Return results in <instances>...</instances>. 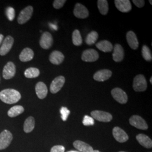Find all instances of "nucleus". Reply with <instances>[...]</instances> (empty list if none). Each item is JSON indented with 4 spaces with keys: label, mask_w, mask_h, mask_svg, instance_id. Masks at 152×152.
Wrapping results in <instances>:
<instances>
[{
    "label": "nucleus",
    "mask_w": 152,
    "mask_h": 152,
    "mask_svg": "<svg viewBox=\"0 0 152 152\" xmlns=\"http://www.w3.org/2000/svg\"><path fill=\"white\" fill-rule=\"evenodd\" d=\"M21 99V94L16 90L7 88L0 92V99L5 103H16Z\"/></svg>",
    "instance_id": "nucleus-1"
},
{
    "label": "nucleus",
    "mask_w": 152,
    "mask_h": 152,
    "mask_svg": "<svg viewBox=\"0 0 152 152\" xmlns=\"http://www.w3.org/2000/svg\"><path fill=\"white\" fill-rule=\"evenodd\" d=\"M133 88L136 92L144 91L147 90V81L144 75H139L134 78Z\"/></svg>",
    "instance_id": "nucleus-2"
},
{
    "label": "nucleus",
    "mask_w": 152,
    "mask_h": 152,
    "mask_svg": "<svg viewBox=\"0 0 152 152\" xmlns=\"http://www.w3.org/2000/svg\"><path fill=\"white\" fill-rule=\"evenodd\" d=\"M129 122L131 126L138 129L146 130L148 129V126L145 121L140 116L137 115H132L129 120Z\"/></svg>",
    "instance_id": "nucleus-3"
},
{
    "label": "nucleus",
    "mask_w": 152,
    "mask_h": 152,
    "mask_svg": "<svg viewBox=\"0 0 152 152\" xmlns=\"http://www.w3.org/2000/svg\"><path fill=\"white\" fill-rule=\"evenodd\" d=\"M91 115L94 119L103 122H109L113 118L112 114L102 110H94L91 112Z\"/></svg>",
    "instance_id": "nucleus-4"
},
{
    "label": "nucleus",
    "mask_w": 152,
    "mask_h": 152,
    "mask_svg": "<svg viewBox=\"0 0 152 152\" xmlns=\"http://www.w3.org/2000/svg\"><path fill=\"white\" fill-rule=\"evenodd\" d=\"M12 140V135L10 131L5 130L0 134V150L5 149L9 147Z\"/></svg>",
    "instance_id": "nucleus-5"
},
{
    "label": "nucleus",
    "mask_w": 152,
    "mask_h": 152,
    "mask_svg": "<svg viewBox=\"0 0 152 152\" xmlns=\"http://www.w3.org/2000/svg\"><path fill=\"white\" fill-rule=\"evenodd\" d=\"M33 12V8L31 6L25 7L20 12L18 18V22L20 24H23L27 22L32 17Z\"/></svg>",
    "instance_id": "nucleus-6"
},
{
    "label": "nucleus",
    "mask_w": 152,
    "mask_h": 152,
    "mask_svg": "<svg viewBox=\"0 0 152 152\" xmlns=\"http://www.w3.org/2000/svg\"><path fill=\"white\" fill-rule=\"evenodd\" d=\"M111 94L114 99L119 103L126 104L127 102L128 97L126 93L120 88H115L111 91Z\"/></svg>",
    "instance_id": "nucleus-7"
},
{
    "label": "nucleus",
    "mask_w": 152,
    "mask_h": 152,
    "mask_svg": "<svg viewBox=\"0 0 152 152\" xmlns=\"http://www.w3.org/2000/svg\"><path fill=\"white\" fill-rule=\"evenodd\" d=\"M65 82V79L64 76H60L56 77L51 83L50 87V92L52 94H56L59 92L63 87Z\"/></svg>",
    "instance_id": "nucleus-8"
},
{
    "label": "nucleus",
    "mask_w": 152,
    "mask_h": 152,
    "mask_svg": "<svg viewBox=\"0 0 152 152\" xmlns=\"http://www.w3.org/2000/svg\"><path fill=\"white\" fill-rule=\"evenodd\" d=\"M99 55L94 49H87L85 50L82 54V60L86 62H94L98 60Z\"/></svg>",
    "instance_id": "nucleus-9"
},
{
    "label": "nucleus",
    "mask_w": 152,
    "mask_h": 152,
    "mask_svg": "<svg viewBox=\"0 0 152 152\" xmlns=\"http://www.w3.org/2000/svg\"><path fill=\"white\" fill-rule=\"evenodd\" d=\"M16 73V68L14 64L9 61L8 62L4 68L2 75L4 79L10 80L15 76Z\"/></svg>",
    "instance_id": "nucleus-10"
},
{
    "label": "nucleus",
    "mask_w": 152,
    "mask_h": 152,
    "mask_svg": "<svg viewBox=\"0 0 152 152\" xmlns=\"http://www.w3.org/2000/svg\"><path fill=\"white\" fill-rule=\"evenodd\" d=\"M53 44V38L52 35L48 32L44 33L39 41V45L42 49H49L51 47Z\"/></svg>",
    "instance_id": "nucleus-11"
},
{
    "label": "nucleus",
    "mask_w": 152,
    "mask_h": 152,
    "mask_svg": "<svg viewBox=\"0 0 152 152\" xmlns=\"http://www.w3.org/2000/svg\"><path fill=\"white\" fill-rule=\"evenodd\" d=\"M14 38L10 36H8L5 38L0 48V55L4 56L10 51L14 44Z\"/></svg>",
    "instance_id": "nucleus-12"
},
{
    "label": "nucleus",
    "mask_w": 152,
    "mask_h": 152,
    "mask_svg": "<svg viewBox=\"0 0 152 152\" xmlns=\"http://www.w3.org/2000/svg\"><path fill=\"white\" fill-rule=\"evenodd\" d=\"M113 136L119 142H125L129 140V136L126 132L118 127H115L113 129Z\"/></svg>",
    "instance_id": "nucleus-13"
},
{
    "label": "nucleus",
    "mask_w": 152,
    "mask_h": 152,
    "mask_svg": "<svg viewBox=\"0 0 152 152\" xmlns=\"http://www.w3.org/2000/svg\"><path fill=\"white\" fill-rule=\"evenodd\" d=\"M73 13L75 16L79 19H85L89 15L87 8L80 3L76 4Z\"/></svg>",
    "instance_id": "nucleus-14"
},
{
    "label": "nucleus",
    "mask_w": 152,
    "mask_h": 152,
    "mask_svg": "<svg viewBox=\"0 0 152 152\" xmlns=\"http://www.w3.org/2000/svg\"><path fill=\"white\" fill-rule=\"evenodd\" d=\"M114 4L117 9L122 12H129L132 9L129 0H115Z\"/></svg>",
    "instance_id": "nucleus-15"
},
{
    "label": "nucleus",
    "mask_w": 152,
    "mask_h": 152,
    "mask_svg": "<svg viewBox=\"0 0 152 152\" xmlns=\"http://www.w3.org/2000/svg\"><path fill=\"white\" fill-rule=\"evenodd\" d=\"M112 75V72L108 69H102L96 72L94 75V79L99 82L108 80Z\"/></svg>",
    "instance_id": "nucleus-16"
},
{
    "label": "nucleus",
    "mask_w": 152,
    "mask_h": 152,
    "mask_svg": "<svg viewBox=\"0 0 152 152\" xmlns=\"http://www.w3.org/2000/svg\"><path fill=\"white\" fill-rule=\"evenodd\" d=\"M36 93L38 98L40 99H44L46 97L48 90L45 83L42 82H39L36 85Z\"/></svg>",
    "instance_id": "nucleus-17"
},
{
    "label": "nucleus",
    "mask_w": 152,
    "mask_h": 152,
    "mask_svg": "<svg viewBox=\"0 0 152 152\" xmlns=\"http://www.w3.org/2000/svg\"><path fill=\"white\" fill-rule=\"evenodd\" d=\"M64 60V56L59 51H53L49 56L50 61L54 65H59Z\"/></svg>",
    "instance_id": "nucleus-18"
},
{
    "label": "nucleus",
    "mask_w": 152,
    "mask_h": 152,
    "mask_svg": "<svg viewBox=\"0 0 152 152\" xmlns=\"http://www.w3.org/2000/svg\"><path fill=\"white\" fill-rule=\"evenodd\" d=\"M126 39L131 48L136 50L139 47V42L136 34L133 31H129L126 34Z\"/></svg>",
    "instance_id": "nucleus-19"
},
{
    "label": "nucleus",
    "mask_w": 152,
    "mask_h": 152,
    "mask_svg": "<svg viewBox=\"0 0 152 152\" xmlns=\"http://www.w3.org/2000/svg\"><path fill=\"white\" fill-rule=\"evenodd\" d=\"M113 59L115 62H120L124 58V50L120 44H116L114 47Z\"/></svg>",
    "instance_id": "nucleus-20"
},
{
    "label": "nucleus",
    "mask_w": 152,
    "mask_h": 152,
    "mask_svg": "<svg viewBox=\"0 0 152 152\" xmlns=\"http://www.w3.org/2000/svg\"><path fill=\"white\" fill-rule=\"evenodd\" d=\"M73 146L80 152H92L94 151L91 146L80 140L75 141L73 142Z\"/></svg>",
    "instance_id": "nucleus-21"
},
{
    "label": "nucleus",
    "mask_w": 152,
    "mask_h": 152,
    "mask_svg": "<svg viewBox=\"0 0 152 152\" xmlns=\"http://www.w3.org/2000/svg\"><path fill=\"white\" fill-rule=\"evenodd\" d=\"M136 140L142 147L148 149L152 148V141L149 137L146 135L140 134L136 136Z\"/></svg>",
    "instance_id": "nucleus-22"
},
{
    "label": "nucleus",
    "mask_w": 152,
    "mask_h": 152,
    "mask_svg": "<svg viewBox=\"0 0 152 152\" xmlns=\"http://www.w3.org/2000/svg\"><path fill=\"white\" fill-rule=\"evenodd\" d=\"M96 46L99 50L104 53H110L113 49L112 44L107 40H103L99 42L96 44Z\"/></svg>",
    "instance_id": "nucleus-23"
},
{
    "label": "nucleus",
    "mask_w": 152,
    "mask_h": 152,
    "mask_svg": "<svg viewBox=\"0 0 152 152\" xmlns=\"http://www.w3.org/2000/svg\"><path fill=\"white\" fill-rule=\"evenodd\" d=\"M34 56V53L32 49L25 48L22 50L19 55V59L23 62H27L33 59Z\"/></svg>",
    "instance_id": "nucleus-24"
},
{
    "label": "nucleus",
    "mask_w": 152,
    "mask_h": 152,
    "mask_svg": "<svg viewBox=\"0 0 152 152\" xmlns=\"http://www.w3.org/2000/svg\"><path fill=\"white\" fill-rule=\"evenodd\" d=\"M35 126V120L33 117H29L24 122V131L26 133L32 132Z\"/></svg>",
    "instance_id": "nucleus-25"
},
{
    "label": "nucleus",
    "mask_w": 152,
    "mask_h": 152,
    "mask_svg": "<svg viewBox=\"0 0 152 152\" xmlns=\"http://www.w3.org/2000/svg\"><path fill=\"white\" fill-rule=\"evenodd\" d=\"M24 111V109L21 105H15L9 109L7 114L10 117H15L22 114Z\"/></svg>",
    "instance_id": "nucleus-26"
},
{
    "label": "nucleus",
    "mask_w": 152,
    "mask_h": 152,
    "mask_svg": "<svg viewBox=\"0 0 152 152\" xmlns=\"http://www.w3.org/2000/svg\"><path fill=\"white\" fill-rule=\"evenodd\" d=\"M98 7L99 12L102 15H106L109 10L108 2L107 0L98 1Z\"/></svg>",
    "instance_id": "nucleus-27"
},
{
    "label": "nucleus",
    "mask_w": 152,
    "mask_h": 152,
    "mask_svg": "<svg viewBox=\"0 0 152 152\" xmlns=\"http://www.w3.org/2000/svg\"><path fill=\"white\" fill-rule=\"evenodd\" d=\"M40 72L39 69L36 68H29L24 72V76L28 78H36L39 75Z\"/></svg>",
    "instance_id": "nucleus-28"
},
{
    "label": "nucleus",
    "mask_w": 152,
    "mask_h": 152,
    "mask_svg": "<svg viewBox=\"0 0 152 152\" xmlns=\"http://www.w3.org/2000/svg\"><path fill=\"white\" fill-rule=\"evenodd\" d=\"M98 37V33L96 31H92L88 34L85 39V42L88 45H92L96 42Z\"/></svg>",
    "instance_id": "nucleus-29"
},
{
    "label": "nucleus",
    "mask_w": 152,
    "mask_h": 152,
    "mask_svg": "<svg viewBox=\"0 0 152 152\" xmlns=\"http://www.w3.org/2000/svg\"><path fill=\"white\" fill-rule=\"evenodd\" d=\"M72 42L75 46H78L81 45L82 38L81 33L78 29L75 30L72 33Z\"/></svg>",
    "instance_id": "nucleus-30"
},
{
    "label": "nucleus",
    "mask_w": 152,
    "mask_h": 152,
    "mask_svg": "<svg viewBox=\"0 0 152 152\" xmlns=\"http://www.w3.org/2000/svg\"><path fill=\"white\" fill-rule=\"evenodd\" d=\"M142 55L145 60H147L148 61H152V55L151 51L146 45H144L142 48Z\"/></svg>",
    "instance_id": "nucleus-31"
},
{
    "label": "nucleus",
    "mask_w": 152,
    "mask_h": 152,
    "mask_svg": "<svg viewBox=\"0 0 152 152\" xmlns=\"http://www.w3.org/2000/svg\"><path fill=\"white\" fill-rule=\"evenodd\" d=\"M6 14L8 19L10 21H12L15 18V10L12 7H8L6 10Z\"/></svg>",
    "instance_id": "nucleus-32"
},
{
    "label": "nucleus",
    "mask_w": 152,
    "mask_h": 152,
    "mask_svg": "<svg viewBox=\"0 0 152 152\" xmlns=\"http://www.w3.org/2000/svg\"><path fill=\"white\" fill-rule=\"evenodd\" d=\"M60 114H61V117L63 121H66L68 115L70 114V110L64 107H61L60 110Z\"/></svg>",
    "instance_id": "nucleus-33"
},
{
    "label": "nucleus",
    "mask_w": 152,
    "mask_h": 152,
    "mask_svg": "<svg viewBox=\"0 0 152 152\" xmlns=\"http://www.w3.org/2000/svg\"><path fill=\"white\" fill-rule=\"evenodd\" d=\"M82 123L83 125L87 126H92L94 125L95 122H94V119L92 117L86 115L83 118Z\"/></svg>",
    "instance_id": "nucleus-34"
},
{
    "label": "nucleus",
    "mask_w": 152,
    "mask_h": 152,
    "mask_svg": "<svg viewBox=\"0 0 152 152\" xmlns=\"http://www.w3.org/2000/svg\"><path fill=\"white\" fill-rule=\"evenodd\" d=\"M65 0H55L53 2V6L56 9H60L65 4Z\"/></svg>",
    "instance_id": "nucleus-35"
},
{
    "label": "nucleus",
    "mask_w": 152,
    "mask_h": 152,
    "mask_svg": "<svg viewBox=\"0 0 152 152\" xmlns=\"http://www.w3.org/2000/svg\"><path fill=\"white\" fill-rule=\"evenodd\" d=\"M65 148L62 145H55L51 149L50 152H64Z\"/></svg>",
    "instance_id": "nucleus-36"
},
{
    "label": "nucleus",
    "mask_w": 152,
    "mask_h": 152,
    "mask_svg": "<svg viewBox=\"0 0 152 152\" xmlns=\"http://www.w3.org/2000/svg\"><path fill=\"white\" fill-rule=\"evenodd\" d=\"M132 2L139 8L142 7L145 5V1L144 0H133Z\"/></svg>",
    "instance_id": "nucleus-37"
},
{
    "label": "nucleus",
    "mask_w": 152,
    "mask_h": 152,
    "mask_svg": "<svg viewBox=\"0 0 152 152\" xmlns=\"http://www.w3.org/2000/svg\"><path fill=\"white\" fill-rule=\"evenodd\" d=\"M50 27L52 28L53 29H54V30H57V27L54 25V24H50Z\"/></svg>",
    "instance_id": "nucleus-38"
},
{
    "label": "nucleus",
    "mask_w": 152,
    "mask_h": 152,
    "mask_svg": "<svg viewBox=\"0 0 152 152\" xmlns=\"http://www.w3.org/2000/svg\"><path fill=\"white\" fill-rule=\"evenodd\" d=\"M3 39H4V36L2 34H0V44L2 43V41Z\"/></svg>",
    "instance_id": "nucleus-39"
},
{
    "label": "nucleus",
    "mask_w": 152,
    "mask_h": 152,
    "mask_svg": "<svg viewBox=\"0 0 152 152\" xmlns=\"http://www.w3.org/2000/svg\"><path fill=\"white\" fill-rule=\"evenodd\" d=\"M67 152H78V151H68Z\"/></svg>",
    "instance_id": "nucleus-40"
},
{
    "label": "nucleus",
    "mask_w": 152,
    "mask_h": 152,
    "mask_svg": "<svg viewBox=\"0 0 152 152\" xmlns=\"http://www.w3.org/2000/svg\"><path fill=\"white\" fill-rule=\"evenodd\" d=\"M152 77H151V79H150V82H151V84H152Z\"/></svg>",
    "instance_id": "nucleus-41"
},
{
    "label": "nucleus",
    "mask_w": 152,
    "mask_h": 152,
    "mask_svg": "<svg viewBox=\"0 0 152 152\" xmlns=\"http://www.w3.org/2000/svg\"><path fill=\"white\" fill-rule=\"evenodd\" d=\"M100 152V151H98V150H95V151H93V152Z\"/></svg>",
    "instance_id": "nucleus-42"
},
{
    "label": "nucleus",
    "mask_w": 152,
    "mask_h": 152,
    "mask_svg": "<svg viewBox=\"0 0 152 152\" xmlns=\"http://www.w3.org/2000/svg\"><path fill=\"white\" fill-rule=\"evenodd\" d=\"M149 2H150V4H151V5H152V1H149Z\"/></svg>",
    "instance_id": "nucleus-43"
},
{
    "label": "nucleus",
    "mask_w": 152,
    "mask_h": 152,
    "mask_svg": "<svg viewBox=\"0 0 152 152\" xmlns=\"http://www.w3.org/2000/svg\"><path fill=\"white\" fill-rule=\"evenodd\" d=\"M124 152V151H120V152Z\"/></svg>",
    "instance_id": "nucleus-44"
}]
</instances>
